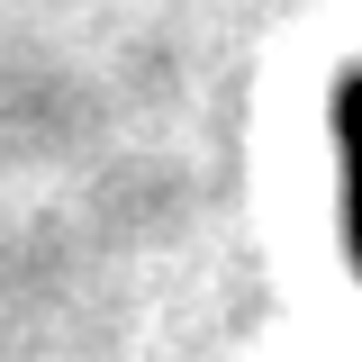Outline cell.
<instances>
[{
  "label": "cell",
  "instance_id": "6da1fadb",
  "mask_svg": "<svg viewBox=\"0 0 362 362\" xmlns=\"http://www.w3.org/2000/svg\"><path fill=\"white\" fill-rule=\"evenodd\" d=\"M335 154H344V245L362 272V73H344L335 90Z\"/></svg>",
  "mask_w": 362,
  "mask_h": 362
}]
</instances>
